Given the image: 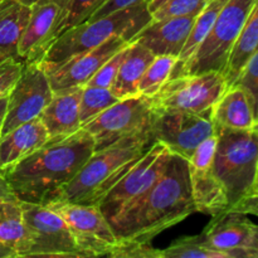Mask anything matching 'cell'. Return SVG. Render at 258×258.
<instances>
[{
  "mask_svg": "<svg viewBox=\"0 0 258 258\" xmlns=\"http://www.w3.org/2000/svg\"><path fill=\"white\" fill-rule=\"evenodd\" d=\"M196 212L188 160L171 154L160 178L111 226L120 242L151 243L154 237Z\"/></svg>",
  "mask_w": 258,
  "mask_h": 258,
  "instance_id": "cell-1",
  "label": "cell"
},
{
  "mask_svg": "<svg viewBox=\"0 0 258 258\" xmlns=\"http://www.w3.org/2000/svg\"><path fill=\"white\" fill-rule=\"evenodd\" d=\"M95 151V140L87 131L47 144L19 163L0 171L20 202L45 204L70 183Z\"/></svg>",
  "mask_w": 258,
  "mask_h": 258,
  "instance_id": "cell-2",
  "label": "cell"
},
{
  "mask_svg": "<svg viewBox=\"0 0 258 258\" xmlns=\"http://www.w3.org/2000/svg\"><path fill=\"white\" fill-rule=\"evenodd\" d=\"M154 143L151 128H148L95 150L75 178L48 203L72 202L97 207L98 202L145 155Z\"/></svg>",
  "mask_w": 258,
  "mask_h": 258,
  "instance_id": "cell-3",
  "label": "cell"
},
{
  "mask_svg": "<svg viewBox=\"0 0 258 258\" xmlns=\"http://www.w3.org/2000/svg\"><path fill=\"white\" fill-rule=\"evenodd\" d=\"M212 171L224 189L228 211L244 214L258 166V131L217 127Z\"/></svg>",
  "mask_w": 258,
  "mask_h": 258,
  "instance_id": "cell-4",
  "label": "cell"
},
{
  "mask_svg": "<svg viewBox=\"0 0 258 258\" xmlns=\"http://www.w3.org/2000/svg\"><path fill=\"white\" fill-rule=\"evenodd\" d=\"M151 19L149 2H144L106 17L86 20L62 33L38 63L44 70L54 67L78 53L98 47L115 35H120L131 42Z\"/></svg>",
  "mask_w": 258,
  "mask_h": 258,
  "instance_id": "cell-5",
  "label": "cell"
},
{
  "mask_svg": "<svg viewBox=\"0 0 258 258\" xmlns=\"http://www.w3.org/2000/svg\"><path fill=\"white\" fill-rule=\"evenodd\" d=\"M257 0H228L219 12L211 32L190 59L173 76L224 73L229 54Z\"/></svg>",
  "mask_w": 258,
  "mask_h": 258,
  "instance_id": "cell-6",
  "label": "cell"
},
{
  "mask_svg": "<svg viewBox=\"0 0 258 258\" xmlns=\"http://www.w3.org/2000/svg\"><path fill=\"white\" fill-rule=\"evenodd\" d=\"M228 88L223 73L211 71L199 75L171 76L150 98L155 111L211 115L213 106Z\"/></svg>",
  "mask_w": 258,
  "mask_h": 258,
  "instance_id": "cell-7",
  "label": "cell"
},
{
  "mask_svg": "<svg viewBox=\"0 0 258 258\" xmlns=\"http://www.w3.org/2000/svg\"><path fill=\"white\" fill-rule=\"evenodd\" d=\"M25 241L22 257L86 258L64 219L44 204L22 202Z\"/></svg>",
  "mask_w": 258,
  "mask_h": 258,
  "instance_id": "cell-8",
  "label": "cell"
},
{
  "mask_svg": "<svg viewBox=\"0 0 258 258\" xmlns=\"http://www.w3.org/2000/svg\"><path fill=\"white\" fill-rule=\"evenodd\" d=\"M170 158L169 149L156 141L118 183L108 190L98 202L97 207L110 223L153 186L165 170Z\"/></svg>",
  "mask_w": 258,
  "mask_h": 258,
  "instance_id": "cell-9",
  "label": "cell"
},
{
  "mask_svg": "<svg viewBox=\"0 0 258 258\" xmlns=\"http://www.w3.org/2000/svg\"><path fill=\"white\" fill-rule=\"evenodd\" d=\"M44 206L64 219L86 258L110 257L120 244L112 226L98 207L72 202H50Z\"/></svg>",
  "mask_w": 258,
  "mask_h": 258,
  "instance_id": "cell-10",
  "label": "cell"
},
{
  "mask_svg": "<svg viewBox=\"0 0 258 258\" xmlns=\"http://www.w3.org/2000/svg\"><path fill=\"white\" fill-rule=\"evenodd\" d=\"M154 107L150 98L138 95L122 98L82 126L95 140V150L106 148L125 136L148 130Z\"/></svg>",
  "mask_w": 258,
  "mask_h": 258,
  "instance_id": "cell-11",
  "label": "cell"
},
{
  "mask_svg": "<svg viewBox=\"0 0 258 258\" xmlns=\"http://www.w3.org/2000/svg\"><path fill=\"white\" fill-rule=\"evenodd\" d=\"M30 15L20 39L19 58L24 63L40 62L50 45L67 29L72 0H23Z\"/></svg>",
  "mask_w": 258,
  "mask_h": 258,
  "instance_id": "cell-12",
  "label": "cell"
},
{
  "mask_svg": "<svg viewBox=\"0 0 258 258\" xmlns=\"http://www.w3.org/2000/svg\"><path fill=\"white\" fill-rule=\"evenodd\" d=\"M150 128L155 143H161L171 154L186 160H189L199 144L216 134V126L211 115L176 111H155Z\"/></svg>",
  "mask_w": 258,
  "mask_h": 258,
  "instance_id": "cell-13",
  "label": "cell"
},
{
  "mask_svg": "<svg viewBox=\"0 0 258 258\" xmlns=\"http://www.w3.org/2000/svg\"><path fill=\"white\" fill-rule=\"evenodd\" d=\"M53 96L47 72L38 62L24 63L8 95V107L0 136L22 123L38 118Z\"/></svg>",
  "mask_w": 258,
  "mask_h": 258,
  "instance_id": "cell-14",
  "label": "cell"
},
{
  "mask_svg": "<svg viewBox=\"0 0 258 258\" xmlns=\"http://www.w3.org/2000/svg\"><path fill=\"white\" fill-rule=\"evenodd\" d=\"M128 40L120 35L110 38L98 47L78 53L54 67L43 70L47 72L53 91L72 87H85L96 72L113 54L128 44Z\"/></svg>",
  "mask_w": 258,
  "mask_h": 258,
  "instance_id": "cell-15",
  "label": "cell"
},
{
  "mask_svg": "<svg viewBox=\"0 0 258 258\" xmlns=\"http://www.w3.org/2000/svg\"><path fill=\"white\" fill-rule=\"evenodd\" d=\"M256 224L247 218V214L238 212H223L212 217L204 228L202 241L227 258H236L241 249L246 248L252 241Z\"/></svg>",
  "mask_w": 258,
  "mask_h": 258,
  "instance_id": "cell-16",
  "label": "cell"
},
{
  "mask_svg": "<svg viewBox=\"0 0 258 258\" xmlns=\"http://www.w3.org/2000/svg\"><path fill=\"white\" fill-rule=\"evenodd\" d=\"M196 18L197 15H186L161 20L151 19L131 42L148 48L154 55H174L179 58Z\"/></svg>",
  "mask_w": 258,
  "mask_h": 258,
  "instance_id": "cell-17",
  "label": "cell"
},
{
  "mask_svg": "<svg viewBox=\"0 0 258 258\" xmlns=\"http://www.w3.org/2000/svg\"><path fill=\"white\" fill-rule=\"evenodd\" d=\"M82 90L83 87H72L53 91L49 103L39 116L50 139L66 138L82 128L80 120Z\"/></svg>",
  "mask_w": 258,
  "mask_h": 258,
  "instance_id": "cell-18",
  "label": "cell"
},
{
  "mask_svg": "<svg viewBox=\"0 0 258 258\" xmlns=\"http://www.w3.org/2000/svg\"><path fill=\"white\" fill-rule=\"evenodd\" d=\"M49 134L39 117L22 123L0 136V171L19 163L49 141Z\"/></svg>",
  "mask_w": 258,
  "mask_h": 258,
  "instance_id": "cell-19",
  "label": "cell"
},
{
  "mask_svg": "<svg viewBox=\"0 0 258 258\" xmlns=\"http://www.w3.org/2000/svg\"><path fill=\"white\" fill-rule=\"evenodd\" d=\"M211 118L217 127L234 130H249L256 122L248 97L238 86L227 88L212 108Z\"/></svg>",
  "mask_w": 258,
  "mask_h": 258,
  "instance_id": "cell-20",
  "label": "cell"
},
{
  "mask_svg": "<svg viewBox=\"0 0 258 258\" xmlns=\"http://www.w3.org/2000/svg\"><path fill=\"white\" fill-rule=\"evenodd\" d=\"M29 15V4L23 0H3L0 3V62L19 58L18 48Z\"/></svg>",
  "mask_w": 258,
  "mask_h": 258,
  "instance_id": "cell-21",
  "label": "cell"
},
{
  "mask_svg": "<svg viewBox=\"0 0 258 258\" xmlns=\"http://www.w3.org/2000/svg\"><path fill=\"white\" fill-rule=\"evenodd\" d=\"M189 173L197 212L213 217L228 211L226 193L214 176L212 166L189 165Z\"/></svg>",
  "mask_w": 258,
  "mask_h": 258,
  "instance_id": "cell-22",
  "label": "cell"
},
{
  "mask_svg": "<svg viewBox=\"0 0 258 258\" xmlns=\"http://www.w3.org/2000/svg\"><path fill=\"white\" fill-rule=\"evenodd\" d=\"M154 58L155 55L148 48L139 43L130 42L117 76L110 88L113 95L120 100L138 96L139 81Z\"/></svg>",
  "mask_w": 258,
  "mask_h": 258,
  "instance_id": "cell-23",
  "label": "cell"
},
{
  "mask_svg": "<svg viewBox=\"0 0 258 258\" xmlns=\"http://www.w3.org/2000/svg\"><path fill=\"white\" fill-rule=\"evenodd\" d=\"M258 50V0L252 9L251 14L247 18L244 27L236 40L229 54L227 67L224 70L228 87H231L236 82L237 77L241 73L242 68L247 63V60Z\"/></svg>",
  "mask_w": 258,
  "mask_h": 258,
  "instance_id": "cell-24",
  "label": "cell"
},
{
  "mask_svg": "<svg viewBox=\"0 0 258 258\" xmlns=\"http://www.w3.org/2000/svg\"><path fill=\"white\" fill-rule=\"evenodd\" d=\"M27 241L22 202L17 197L0 198V243L22 257Z\"/></svg>",
  "mask_w": 258,
  "mask_h": 258,
  "instance_id": "cell-25",
  "label": "cell"
},
{
  "mask_svg": "<svg viewBox=\"0 0 258 258\" xmlns=\"http://www.w3.org/2000/svg\"><path fill=\"white\" fill-rule=\"evenodd\" d=\"M227 2L228 0H209L208 4L197 15L196 22H194L193 28H191V32L189 34L188 40H186L185 45H184L183 50H181L180 55H179V59L178 63H176L175 70H174V73L180 70L190 59L191 55L199 48V45L203 43V40L206 39V37L211 32L219 12H221V9Z\"/></svg>",
  "mask_w": 258,
  "mask_h": 258,
  "instance_id": "cell-26",
  "label": "cell"
},
{
  "mask_svg": "<svg viewBox=\"0 0 258 258\" xmlns=\"http://www.w3.org/2000/svg\"><path fill=\"white\" fill-rule=\"evenodd\" d=\"M178 59L179 58L174 55H155L153 62L144 72L141 80L139 81V95L146 97L155 95L173 76Z\"/></svg>",
  "mask_w": 258,
  "mask_h": 258,
  "instance_id": "cell-27",
  "label": "cell"
},
{
  "mask_svg": "<svg viewBox=\"0 0 258 258\" xmlns=\"http://www.w3.org/2000/svg\"><path fill=\"white\" fill-rule=\"evenodd\" d=\"M120 98L116 97L110 88L90 87L85 86L82 90L80 101V120L81 125H85L88 121L100 115L106 108L111 107Z\"/></svg>",
  "mask_w": 258,
  "mask_h": 258,
  "instance_id": "cell-28",
  "label": "cell"
},
{
  "mask_svg": "<svg viewBox=\"0 0 258 258\" xmlns=\"http://www.w3.org/2000/svg\"><path fill=\"white\" fill-rule=\"evenodd\" d=\"M161 258H227L221 252L209 248L201 236L181 237L161 249Z\"/></svg>",
  "mask_w": 258,
  "mask_h": 258,
  "instance_id": "cell-29",
  "label": "cell"
},
{
  "mask_svg": "<svg viewBox=\"0 0 258 258\" xmlns=\"http://www.w3.org/2000/svg\"><path fill=\"white\" fill-rule=\"evenodd\" d=\"M232 86H238L244 91L251 103L254 118H258V50L247 60L236 82Z\"/></svg>",
  "mask_w": 258,
  "mask_h": 258,
  "instance_id": "cell-30",
  "label": "cell"
},
{
  "mask_svg": "<svg viewBox=\"0 0 258 258\" xmlns=\"http://www.w3.org/2000/svg\"><path fill=\"white\" fill-rule=\"evenodd\" d=\"M209 0H169L165 4L151 13L154 20L169 19V18L198 15Z\"/></svg>",
  "mask_w": 258,
  "mask_h": 258,
  "instance_id": "cell-31",
  "label": "cell"
},
{
  "mask_svg": "<svg viewBox=\"0 0 258 258\" xmlns=\"http://www.w3.org/2000/svg\"><path fill=\"white\" fill-rule=\"evenodd\" d=\"M130 44V43H128ZM128 44L126 47H123L122 49L118 50L116 54H113L97 72L93 75V77L91 78L87 82L86 86H90V87H101V88H111L113 81H115L116 76H117L118 70L121 67V63H122L123 58H125L126 52L128 49Z\"/></svg>",
  "mask_w": 258,
  "mask_h": 258,
  "instance_id": "cell-32",
  "label": "cell"
},
{
  "mask_svg": "<svg viewBox=\"0 0 258 258\" xmlns=\"http://www.w3.org/2000/svg\"><path fill=\"white\" fill-rule=\"evenodd\" d=\"M113 258H161V249L151 243L140 242H120L117 248L110 254Z\"/></svg>",
  "mask_w": 258,
  "mask_h": 258,
  "instance_id": "cell-33",
  "label": "cell"
},
{
  "mask_svg": "<svg viewBox=\"0 0 258 258\" xmlns=\"http://www.w3.org/2000/svg\"><path fill=\"white\" fill-rule=\"evenodd\" d=\"M24 62L19 58H9L0 62V100L9 95L22 73Z\"/></svg>",
  "mask_w": 258,
  "mask_h": 258,
  "instance_id": "cell-34",
  "label": "cell"
},
{
  "mask_svg": "<svg viewBox=\"0 0 258 258\" xmlns=\"http://www.w3.org/2000/svg\"><path fill=\"white\" fill-rule=\"evenodd\" d=\"M106 2L107 0H72L71 14L67 22V29L80 24V23L86 22Z\"/></svg>",
  "mask_w": 258,
  "mask_h": 258,
  "instance_id": "cell-35",
  "label": "cell"
},
{
  "mask_svg": "<svg viewBox=\"0 0 258 258\" xmlns=\"http://www.w3.org/2000/svg\"><path fill=\"white\" fill-rule=\"evenodd\" d=\"M144 2H150V0H107V2H106L102 7L98 8L87 20H93L101 17H106V15L111 14V13L117 12V10L121 9H126V8H130L133 7V5L140 4V3Z\"/></svg>",
  "mask_w": 258,
  "mask_h": 258,
  "instance_id": "cell-36",
  "label": "cell"
},
{
  "mask_svg": "<svg viewBox=\"0 0 258 258\" xmlns=\"http://www.w3.org/2000/svg\"><path fill=\"white\" fill-rule=\"evenodd\" d=\"M236 258H258V224L254 227V233L252 241L246 248L241 249Z\"/></svg>",
  "mask_w": 258,
  "mask_h": 258,
  "instance_id": "cell-37",
  "label": "cell"
},
{
  "mask_svg": "<svg viewBox=\"0 0 258 258\" xmlns=\"http://www.w3.org/2000/svg\"><path fill=\"white\" fill-rule=\"evenodd\" d=\"M257 214L258 216V166L256 171V178H254L253 186H252L251 196H249V201L247 203L246 209H244V214Z\"/></svg>",
  "mask_w": 258,
  "mask_h": 258,
  "instance_id": "cell-38",
  "label": "cell"
},
{
  "mask_svg": "<svg viewBox=\"0 0 258 258\" xmlns=\"http://www.w3.org/2000/svg\"><path fill=\"white\" fill-rule=\"evenodd\" d=\"M3 197H15V196L13 194L8 181L5 180L4 175L0 173V198H3Z\"/></svg>",
  "mask_w": 258,
  "mask_h": 258,
  "instance_id": "cell-39",
  "label": "cell"
},
{
  "mask_svg": "<svg viewBox=\"0 0 258 258\" xmlns=\"http://www.w3.org/2000/svg\"><path fill=\"white\" fill-rule=\"evenodd\" d=\"M0 258H18L14 249L0 243Z\"/></svg>",
  "mask_w": 258,
  "mask_h": 258,
  "instance_id": "cell-40",
  "label": "cell"
},
{
  "mask_svg": "<svg viewBox=\"0 0 258 258\" xmlns=\"http://www.w3.org/2000/svg\"><path fill=\"white\" fill-rule=\"evenodd\" d=\"M7 107H8V96L0 100V130H2L3 123H4V120H5V115H7Z\"/></svg>",
  "mask_w": 258,
  "mask_h": 258,
  "instance_id": "cell-41",
  "label": "cell"
},
{
  "mask_svg": "<svg viewBox=\"0 0 258 258\" xmlns=\"http://www.w3.org/2000/svg\"><path fill=\"white\" fill-rule=\"evenodd\" d=\"M166 2H169V0H150V2H149V10H150V13L155 12L158 8H160L161 5L165 4Z\"/></svg>",
  "mask_w": 258,
  "mask_h": 258,
  "instance_id": "cell-42",
  "label": "cell"
},
{
  "mask_svg": "<svg viewBox=\"0 0 258 258\" xmlns=\"http://www.w3.org/2000/svg\"><path fill=\"white\" fill-rule=\"evenodd\" d=\"M253 128L254 130H257L258 131V118L256 120V122H254V126H253Z\"/></svg>",
  "mask_w": 258,
  "mask_h": 258,
  "instance_id": "cell-43",
  "label": "cell"
},
{
  "mask_svg": "<svg viewBox=\"0 0 258 258\" xmlns=\"http://www.w3.org/2000/svg\"><path fill=\"white\" fill-rule=\"evenodd\" d=\"M3 2V0H0V3H2Z\"/></svg>",
  "mask_w": 258,
  "mask_h": 258,
  "instance_id": "cell-44",
  "label": "cell"
}]
</instances>
